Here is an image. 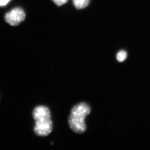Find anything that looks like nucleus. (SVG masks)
Masks as SVG:
<instances>
[{
  "label": "nucleus",
  "instance_id": "nucleus-1",
  "mask_svg": "<svg viewBox=\"0 0 150 150\" xmlns=\"http://www.w3.org/2000/svg\"><path fill=\"white\" fill-rule=\"evenodd\" d=\"M91 110L89 105L85 103H78L72 108L69 117V124L74 132L82 134L85 132V118L90 113Z\"/></svg>",
  "mask_w": 150,
  "mask_h": 150
},
{
  "label": "nucleus",
  "instance_id": "nucleus-2",
  "mask_svg": "<svg viewBox=\"0 0 150 150\" xmlns=\"http://www.w3.org/2000/svg\"><path fill=\"white\" fill-rule=\"evenodd\" d=\"M25 18V13L21 7H16L7 12L4 16L6 23L11 25H18Z\"/></svg>",
  "mask_w": 150,
  "mask_h": 150
},
{
  "label": "nucleus",
  "instance_id": "nucleus-3",
  "mask_svg": "<svg viewBox=\"0 0 150 150\" xmlns=\"http://www.w3.org/2000/svg\"><path fill=\"white\" fill-rule=\"evenodd\" d=\"M53 128L52 122L51 119L35 121L34 132L37 136L46 137L51 133Z\"/></svg>",
  "mask_w": 150,
  "mask_h": 150
},
{
  "label": "nucleus",
  "instance_id": "nucleus-4",
  "mask_svg": "<svg viewBox=\"0 0 150 150\" xmlns=\"http://www.w3.org/2000/svg\"><path fill=\"white\" fill-rule=\"evenodd\" d=\"M33 117L35 121L51 119V112L46 106L40 105L34 108Z\"/></svg>",
  "mask_w": 150,
  "mask_h": 150
},
{
  "label": "nucleus",
  "instance_id": "nucleus-5",
  "mask_svg": "<svg viewBox=\"0 0 150 150\" xmlns=\"http://www.w3.org/2000/svg\"><path fill=\"white\" fill-rule=\"evenodd\" d=\"M90 0H73L75 8L78 9L85 8L89 4Z\"/></svg>",
  "mask_w": 150,
  "mask_h": 150
},
{
  "label": "nucleus",
  "instance_id": "nucleus-6",
  "mask_svg": "<svg viewBox=\"0 0 150 150\" xmlns=\"http://www.w3.org/2000/svg\"><path fill=\"white\" fill-rule=\"evenodd\" d=\"M127 52L124 50H121L117 53V61L122 62L125 61L127 57Z\"/></svg>",
  "mask_w": 150,
  "mask_h": 150
},
{
  "label": "nucleus",
  "instance_id": "nucleus-7",
  "mask_svg": "<svg viewBox=\"0 0 150 150\" xmlns=\"http://www.w3.org/2000/svg\"><path fill=\"white\" fill-rule=\"evenodd\" d=\"M54 3L57 4V6H61L65 4L68 2V0H52Z\"/></svg>",
  "mask_w": 150,
  "mask_h": 150
},
{
  "label": "nucleus",
  "instance_id": "nucleus-8",
  "mask_svg": "<svg viewBox=\"0 0 150 150\" xmlns=\"http://www.w3.org/2000/svg\"><path fill=\"white\" fill-rule=\"evenodd\" d=\"M11 0H0V7L7 5Z\"/></svg>",
  "mask_w": 150,
  "mask_h": 150
}]
</instances>
